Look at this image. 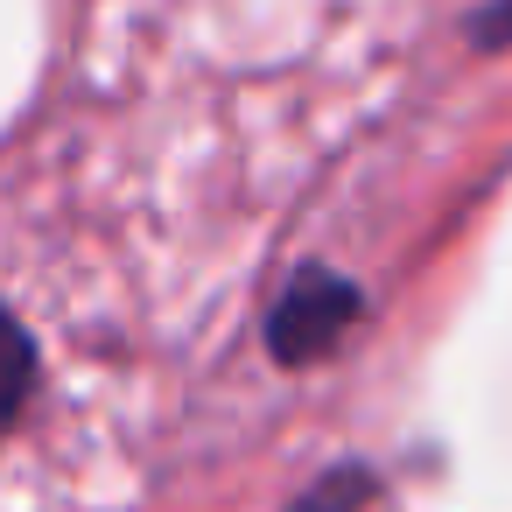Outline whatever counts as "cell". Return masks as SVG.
I'll use <instances>...</instances> for the list:
<instances>
[{"instance_id":"obj_1","label":"cell","mask_w":512,"mask_h":512,"mask_svg":"<svg viewBox=\"0 0 512 512\" xmlns=\"http://www.w3.org/2000/svg\"><path fill=\"white\" fill-rule=\"evenodd\" d=\"M351 316H358V288L337 281V274H323V267H309V274H295L288 295L274 302L267 344H274V358L309 365V358H323V351L351 330Z\"/></svg>"},{"instance_id":"obj_2","label":"cell","mask_w":512,"mask_h":512,"mask_svg":"<svg viewBox=\"0 0 512 512\" xmlns=\"http://www.w3.org/2000/svg\"><path fill=\"white\" fill-rule=\"evenodd\" d=\"M29 393H36V351H29V330H22L8 309H0V435L22 421Z\"/></svg>"},{"instance_id":"obj_3","label":"cell","mask_w":512,"mask_h":512,"mask_svg":"<svg viewBox=\"0 0 512 512\" xmlns=\"http://www.w3.org/2000/svg\"><path fill=\"white\" fill-rule=\"evenodd\" d=\"M477 43H512V0H491V8H484Z\"/></svg>"}]
</instances>
